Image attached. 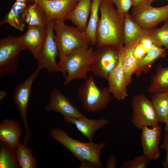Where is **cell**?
Returning a JSON list of instances; mask_svg holds the SVG:
<instances>
[{
	"instance_id": "1",
	"label": "cell",
	"mask_w": 168,
	"mask_h": 168,
	"mask_svg": "<svg viewBox=\"0 0 168 168\" xmlns=\"http://www.w3.org/2000/svg\"><path fill=\"white\" fill-rule=\"evenodd\" d=\"M99 9L100 17L96 31L97 47L110 45L121 49L124 45L123 28L125 16L115 9L110 0H101Z\"/></svg>"
},
{
	"instance_id": "2",
	"label": "cell",
	"mask_w": 168,
	"mask_h": 168,
	"mask_svg": "<svg viewBox=\"0 0 168 168\" xmlns=\"http://www.w3.org/2000/svg\"><path fill=\"white\" fill-rule=\"evenodd\" d=\"M64 21L56 19L54 26L59 58L58 64L61 72L65 58L72 50L80 47H89L91 44L90 38L86 30L82 31L77 27L66 25Z\"/></svg>"
},
{
	"instance_id": "3",
	"label": "cell",
	"mask_w": 168,
	"mask_h": 168,
	"mask_svg": "<svg viewBox=\"0 0 168 168\" xmlns=\"http://www.w3.org/2000/svg\"><path fill=\"white\" fill-rule=\"evenodd\" d=\"M50 134L55 140L69 150L80 161L87 160L94 164L97 168L104 167L100 155L107 144L106 142L96 143L93 141L81 142L72 138L58 127L51 129Z\"/></svg>"
},
{
	"instance_id": "4",
	"label": "cell",
	"mask_w": 168,
	"mask_h": 168,
	"mask_svg": "<svg viewBox=\"0 0 168 168\" xmlns=\"http://www.w3.org/2000/svg\"><path fill=\"white\" fill-rule=\"evenodd\" d=\"M92 46L75 48L65 57L62 72L65 77L64 85H68L76 79H86L94 56Z\"/></svg>"
},
{
	"instance_id": "5",
	"label": "cell",
	"mask_w": 168,
	"mask_h": 168,
	"mask_svg": "<svg viewBox=\"0 0 168 168\" xmlns=\"http://www.w3.org/2000/svg\"><path fill=\"white\" fill-rule=\"evenodd\" d=\"M77 93L83 109L89 112L101 111L107 106L112 99L108 86L98 87L92 75L78 87Z\"/></svg>"
},
{
	"instance_id": "6",
	"label": "cell",
	"mask_w": 168,
	"mask_h": 168,
	"mask_svg": "<svg viewBox=\"0 0 168 168\" xmlns=\"http://www.w3.org/2000/svg\"><path fill=\"white\" fill-rule=\"evenodd\" d=\"M24 50L16 37L9 35L0 40V78L16 71L20 53Z\"/></svg>"
},
{
	"instance_id": "7",
	"label": "cell",
	"mask_w": 168,
	"mask_h": 168,
	"mask_svg": "<svg viewBox=\"0 0 168 168\" xmlns=\"http://www.w3.org/2000/svg\"><path fill=\"white\" fill-rule=\"evenodd\" d=\"M41 70L37 68L29 77L17 86L12 96L14 105L20 112L21 120L25 128L23 143L26 146L31 136L27 118V105L32 84Z\"/></svg>"
},
{
	"instance_id": "8",
	"label": "cell",
	"mask_w": 168,
	"mask_h": 168,
	"mask_svg": "<svg viewBox=\"0 0 168 168\" xmlns=\"http://www.w3.org/2000/svg\"><path fill=\"white\" fill-rule=\"evenodd\" d=\"M120 50L110 45L97 47L93 51L94 59L91 66V71L107 80L110 74L118 64Z\"/></svg>"
},
{
	"instance_id": "9",
	"label": "cell",
	"mask_w": 168,
	"mask_h": 168,
	"mask_svg": "<svg viewBox=\"0 0 168 168\" xmlns=\"http://www.w3.org/2000/svg\"><path fill=\"white\" fill-rule=\"evenodd\" d=\"M133 113L131 121L139 130L144 126L153 127L158 124V119L151 100L144 94L134 96L131 101Z\"/></svg>"
},
{
	"instance_id": "10",
	"label": "cell",
	"mask_w": 168,
	"mask_h": 168,
	"mask_svg": "<svg viewBox=\"0 0 168 168\" xmlns=\"http://www.w3.org/2000/svg\"><path fill=\"white\" fill-rule=\"evenodd\" d=\"M56 19L49 21L46 27V37L38 59L37 68L46 69L50 73L61 72L56 61L58 55V49L54 40V26Z\"/></svg>"
},
{
	"instance_id": "11",
	"label": "cell",
	"mask_w": 168,
	"mask_h": 168,
	"mask_svg": "<svg viewBox=\"0 0 168 168\" xmlns=\"http://www.w3.org/2000/svg\"><path fill=\"white\" fill-rule=\"evenodd\" d=\"M131 15L143 28L150 30L168 20V4L155 7L147 4L133 8Z\"/></svg>"
},
{
	"instance_id": "12",
	"label": "cell",
	"mask_w": 168,
	"mask_h": 168,
	"mask_svg": "<svg viewBox=\"0 0 168 168\" xmlns=\"http://www.w3.org/2000/svg\"><path fill=\"white\" fill-rule=\"evenodd\" d=\"M55 111L63 117L79 119L85 116L70 102L61 91L54 88L50 94V100L46 106L45 111Z\"/></svg>"
},
{
	"instance_id": "13",
	"label": "cell",
	"mask_w": 168,
	"mask_h": 168,
	"mask_svg": "<svg viewBox=\"0 0 168 168\" xmlns=\"http://www.w3.org/2000/svg\"><path fill=\"white\" fill-rule=\"evenodd\" d=\"M46 35V27L36 26H28L26 32L23 35L17 37V39L24 50H30L34 57L37 60Z\"/></svg>"
},
{
	"instance_id": "14",
	"label": "cell",
	"mask_w": 168,
	"mask_h": 168,
	"mask_svg": "<svg viewBox=\"0 0 168 168\" xmlns=\"http://www.w3.org/2000/svg\"><path fill=\"white\" fill-rule=\"evenodd\" d=\"M79 0H27L28 2H36L44 10L49 21L61 19L65 20L67 14L72 10Z\"/></svg>"
},
{
	"instance_id": "15",
	"label": "cell",
	"mask_w": 168,
	"mask_h": 168,
	"mask_svg": "<svg viewBox=\"0 0 168 168\" xmlns=\"http://www.w3.org/2000/svg\"><path fill=\"white\" fill-rule=\"evenodd\" d=\"M162 128L157 124L150 128L144 126L141 129L140 139L143 153L151 160H157L160 157L159 143Z\"/></svg>"
},
{
	"instance_id": "16",
	"label": "cell",
	"mask_w": 168,
	"mask_h": 168,
	"mask_svg": "<svg viewBox=\"0 0 168 168\" xmlns=\"http://www.w3.org/2000/svg\"><path fill=\"white\" fill-rule=\"evenodd\" d=\"M124 59L123 47L120 50L119 63L111 72L107 80L109 91L113 97L118 100L125 99L128 96L127 85L124 78L123 64Z\"/></svg>"
},
{
	"instance_id": "17",
	"label": "cell",
	"mask_w": 168,
	"mask_h": 168,
	"mask_svg": "<svg viewBox=\"0 0 168 168\" xmlns=\"http://www.w3.org/2000/svg\"><path fill=\"white\" fill-rule=\"evenodd\" d=\"M63 120L67 123L75 125L77 130L90 141H92L96 131L104 127L109 123L108 119L103 117L91 119L86 117L79 119L64 117Z\"/></svg>"
},
{
	"instance_id": "18",
	"label": "cell",
	"mask_w": 168,
	"mask_h": 168,
	"mask_svg": "<svg viewBox=\"0 0 168 168\" xmlns=\"http://www.w3.org/2000/svg\"><path fill=\"white\" fill-rule=\"evenodd\" d=\"M28 2L27 0H16L10 11L0 21V25L8 24L16 30H24Z\"/></svg>"
},
{
	"instance_id": "19",
	"label": "cell",
	"mask_w": 168,
	"mask_h": 168,
	"mask_svg": "<svg viewBox=\"0 0 168 168\" xmlns=\"http://www.w3.org/2000/svg\"><path fill=\"white\" fill-rule=\"evenodd\" d=\"M22 132L17 121L14 119H4L0 123V141L17 148Z\"/></svg>"
},
{
	"instance_id": "20",
	"label": "cell",
	"mask_w": 168,
	"mask_h": 168,
	"mask_svg": "<svg viewBox=\"0 0 168 168\" xmlns=\"http://www.w3.org/2000/svg\"><path fill=\"white\" fill-rule=\"evenodd\" d=\"M91 0H79L75 7L66 15L65 20H69L82 31H86L90 14Z\"/></svg>"
},
{
	"instance_id": "21",
	"label": "cell",
	"mask_w": 168,
	"mask_h": 168,
	"mask_svg": "<svg viewBox=\"0 0 168 168\" xmlns=\"http://www.w3.org/2000/svg\"><path fill=\"white\" fill-rule=\"evenodd\" d=\"M149 30L143 28L127 13L125 16L123 28L124 45L129 44L140 40L147 34Z\"/></svg>"
},
{
	"instance_id": "22",
	"label": "cell",
	"mask_w": 168,
	"mask_h": 168,
	"mask_svg": "<svg viewBox=\"0 0 168 168\" xmlns=\"http://www.w3.org/2000/svg\"><path fill=\"white\" fill-rule=\"evenodd\" d=\"M167 54L166 49L154 44L145 56L137 62V69L135 72L137 77L142 73H147L152 64L157 59L165 57Z\"/></svg>"
},
{
	"instance_id": "23",
	"label": "cell",
	"mask_w": 168,
	"mask_h": 168,
	"mask_svg": "<svg viewBox=\"0 0 168 168\" xmlns=\"http://www.w3.org/2000/svg\"><path fill=\"white\" fill-rule=\"evenodd\" d=\"M168 91V67L158 65L156 72L151 77L147 92L149 93Z\"/></svg>"
},
{
	"instance_id": "24",
	"label": "cell",
	"mask_w": 168,
	"mask_h": 168,
	"mask_svg": "<svg viewBox=\"0 0 168 168\" xmlns=\"http://www.w3.org/2000/svg\"><path fill=\"white\" fill-rule=\"evenodd\" d=\"M140 40L123 47V70L125 82L128 86L131 82L132 76L137 69V61L133 55V51L135 46Z\"/></svg>"
},
{
	"instance_id": "25",
	"label": "cell",
	"mask_w": 168,
	"mask_h": 168,
	"mask_svg": "<svg viewBox=\"0 0 168 168\" xmlns=\"http://www.w3.org/2000/svg\"><path fill=\"white\" fill-rule=\"evenodd\" d=\"M151 98L159 122L165 124L168 119V91L151 93Z\"/></svg>"
},
{
	"instance_id": "26",
	"label": "cell",
	"mask_w": 168,
	"mask_h": 168,
	"mask_svg": "<svg viewBox=\"0 0 168 168\" xmlns=\"http://www.w3.org/2000/svg\"><path fill=\"white\" fill-rule=\"evenodd\" d=\"M45 13L36 2L28 4L25 22L28 26H36L46 27L48 22Z\"/></svg>"
},
{
	"instance_id": "27",
	"label": "cell",
	"mask_w": 168,
	"mask_h": 168,
	"mask_svg": "<svg viewBox=\"0 0 168 168\" xmlns=\"http://www.w3.org/2000/svg\"><path fill=\"white\" fill-rule=\"evenodd\" d=\"M16 148L5 142H0V168H20Z\"/></svg>"
},
{
	"instance_id": "28",
	"label": "cell",
	"mask_w": 168,
	"mask_h": 168,
	"mask_svg": "<svg viewBox=\"0 0 168 168\" xmlns=\"http://www.w3.org/2000/svg\"><path fill=\"white\" fill-rule=\"evenodd\" d=\"M16 154L20 168H36L37 161L32 155V150L20 142L16 148Z\"/></svg>"
},
{
	"instance_id": "29",
	"label": "cell",
	"mask_w": 168,
	"mask_h": 168,
	"mask_svg": "<svg viewBox=\"0 0 168 168\" xmlns=\"http://www.w3.org/2000/svg\"><path fill=\"white\" fill-rule=\"evenodd\" d=\"M101 0H91L90 15L86 31L91 40V46L96 45V31L99 20L98 11Z\"/></svg>"
},
{
	"instance_id": "30",
	"label": "cell",
	"mask_w": 168,
	"mask_h": 168,
	"mask_svg": "<svg viewBox=\"0 0 168 168\" xmlns=\"http://www.w3.org/2000/svg\"><path fill=\"white\" fill-rule=\"evenodd\" d=\"M148 35L154 45L168 50V20L160 28L150 30Z\"/></svg>"
},
{
	"instance_id": "31",
	"label": "cell",
	"mask_w": 168,
	"mask_h": 168,
	"mask_svg": "<svg viewBox=\"0 0 168 168\" xmlns=\"http://www.w3.org/2000/svg\"><path fill=\"white\" fill-rule=\"evenodd\" d=\"M151 160L145 154L136 156L133 159L122 162L121 168H147Z\"/></svg>"
},
{
	"instance_id": "32",
	"label": "cell",
	"mask_w": 168,
	"mask_h": 168,
	"mask_svg": "<svg viewBox=\"0 0 168 168\" xmlns=\"http://www.w3.org/2000/svg\"><path fill=\"white\" fill-rule=\"evenodd\" d=\"M117 7V11L125 16L132 6H133L132 0H110Z\"/></svg>"
},
{
	"instance_id": "33",
	"label": "cell",
	"mask_w": 168,
	"mask_h": 168,
	"mask_svg": "<svg viewBox=\"0 0 168 168\" xmlns=\"http://www.w3.org/2000/svg\"><path fill=\"white\" fill-rule=\"evenodd\" d=\"M147 52L140 41L138 42L135 46L133 51V55L137 61L142 59Z\"/></svg>"
},
{
	"instance_id": "34",
	"label": "cell",
	"mask_w": 168,
	"mask_h": 168,
	"mask_svg": "<svg viewBox=\"0 0 168 168\" xmlns=\"http://www.w3.org/2000/svg\"><path fill=\"white\" fill-rule=\"evenodd\" d=\"M164 136L162 143L160 146V148L166 151V154L165 160L161 161L164 168H168V134L166 133Z\"/></svg>"
},
{
	"instance_id": "35",
	"label": "cell",
	"mask_w": 168,
	"mask_h": 168,
	"mask_svg": "<svg viewBox=\"0 0 168 168\" xmlns=\"http://www.w3.org/2000/svg\"><path fill=\"white\" fill-rule=\"evenodd\" d=\"M148 34L142 37L140 40V42L147 52L154 45L152 39Z\"/></svg>"
},
{
	"instance_id": "36",
	"label": "cell",
	"mask_w": 168,
	"mask_h": 168,
	"mask_svg": "<svg viewBox=\"0 0 168 168\" xmlns=\"http://www.w3.org/2000/svg\"><path fill=\"white\" fill-rule=\"evenodd\" d=\"M116 157L114 155L110 156L107 160L106 168H115L116 165Z\"/></svg>"
},
{
	"instance_id": "37",
	"label": "cell",
	"mask_w": 168,
	"mask_h": 168,
	"mask_svg": "<svg viewBox=\"0 0 168 168\" xmlns=\"http://www.w3.org/2000/svg\"><path fill=\"white\" fill-rule=\"evenodd\" d=\"M133 8L145 5L151 4L149 2V0H132Z\"/></svg>"
},
{
	"instance_id": "38",
	"label": "cell",
	"mask_w": 168,
	"mask_h": 168,
	"mask_svg": "<svg viewBox=\"0 0 168 168\" xmlns=\"http://www.w3.org/2000/svg\"><path fill=\"white\" fill-rule=\"evenodd\" d=\"M81 165L79 166V168H97L96 166L90 161L87 160L80 161Z\"/></svg>"
},
{
	"instance_id": "39",
	"label": "cell",
	"mask_w": 168,
	"mask_h": 168,
	"mask_svg": "<svg viewBox=\"0 0 168 168\" xmlns=\"http://www.w3.org/2000/svg\"><path fill=\"white\" fill-rule=\"evenodd\" d=\"M7 95V93L6 91L2 90H1L0 91V101L5 98Z\"/></svg>"
},
{
	"instance_id": "40",
	"label": "cell",
	"mask_w": 168,
	"mask_h": 168,
	"mask_svg": "<svg viewBox=\"0 0 168 168\" xmlns=\"http://www.w3.org/2000/svg\"><path fill=\"white\" fill-rule=\"evenodd\" d=\"M165 126L164 129V130L165 133H167L168 131V119L165 123Z\"/></svg>"
},
{
	"instance_id": "41",
	"label": "cell",
	"mask_w": 168,
	"mask_h": 168,
	"mask_svg": "<svg viewBox=\"0 0 168 168\" xmlns=\"http://www.w3.org/2000/svg\"><path fill=\"white\" fill-rule=\"evenodd\" d=\"M154 0H149V2L151 4V3Z\"/></svg>"
},
{
	"instance_id": "42",
	"label": "cell",
	"mask_w": 168,
	"mask_h": 168,
	"mask_svg": "<svg viewBox=\"0 0 168 168\" xmlns=\"http://www.w3.org/2000/svg\"><path fill=\"white\" fill-rule=\"evenodd\" d=\"M167 133L168 134V131L167 133Z\"/></svg>"
}]
</instances>
